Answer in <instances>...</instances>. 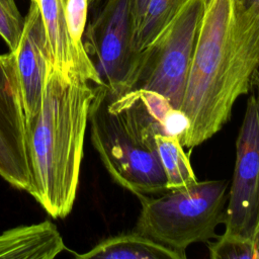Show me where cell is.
Listing matches in <instances>:
<instances>
[{"mask_svg": "<svg viewBox=\"0 0 259 259\" xmlns=\"http://www.w3.org/2000/svg\"><path fill=\"white\" fill-rule=\"evenodd\" d=\"M75 256L80 259H182L178 253L134 230L106 238Z\"/></svg>", "mask_w": 259, "mask_h": 259, "instance_id": "obj_12", "label": "cell"}, {"mask_svg": "<svg viewBox=\"0 0 259 259\" xmlns=\"http://www.w3.org/2000/svg\"><path fill=\"white\" fill-rule=\"evenodd\" d=\"M0 177L19 190L31 188L24 111L11 52L0 55Z\"/></svg>", "mask_w": 259, "mask_h": 259, "instance_id": "obj_8", "label": "cell"}, {"mask_svg": "<svg viewBox=\"0 0 259 259\" xmlns=\"http://www.w3.org/2000/svg\"><path fill=\"white\" fill-rule=\"evenodd\" d=\"M65 249L63 237L50 221L19 226L0 234L1 259H52Z\"/></svg>", "mask_w": 259, "mask_h": 259, "instance_id": "obj_11", "label": "cell"}, {"mask_svg": "<svg viewBox=\"0 0 259 259\" xmlns=\"http://www.w3.org/2000/svg\"><path fill=\"white\" fill-rule=\"evenodd\" d=\"M245 8L259 13V0H241Z\"/></svg>", "mask_w": 259, "mask_h": 259, "instance_id": "obj_19", "label": "cell"}, {"mask_svg": "<svg viewBox=\"0 0 259 259\" xmlns=\"http://www.w3.org/2000/svg\"><path fill=\"white\" fill-rule=\"evenodd\" d=\"M258 82H257V91L259 92V72H258V74H257V76H256V78H255Z\"/></svg>", "mask_w": 259, "mask_h": 259, "instance_id": "obj_21", "label": "cell"}, {"mask_svg": "<svg viewBox=\"0 0 259 259\" xmlns=\"http://www.w3.org/2000/svg\"><path fill=\"white\" fill-rule=\"evenodd\" d=\"M45 25L51 65L66 79L82 75L100 85L86 50L75 47L68 31L65 0H37Z\"/></svg>", "mask_w": 259, "mask_h": 259, "instance_id": "obj_10", "label": "cell"}, {"mask_svg": "<svg viewBox=\"0 0 259 259\" xmlns=\"http://www.w3.org/2000/svg\"><path fill=\"white\" fill-rule=\"evenodd\" d=\"M204 1L184 0L172 19L140 53L132 89L153 91L175 109L180 108Z\"/></svg>", "mask_w": 259, "mask_h": 259, "instance_id": "obj_5", "label": "cell"}, {"mask_svg": "<svg viewBox=\"0 0 259 259\" xmlns=\"http://www.w3.org/2000/svg\"><path fill=\"white\" fill-rule=\"evenodd\" d=\"M184 0H150L144 17L135 32L134 48L140 54L166 26Z\"/></svg>", "mask_w": 259, "mask_h": 259, "instance_id": "obj_14", "label": "cell"}, {"mask_svg": "<svg viewBox=\"0 0 259 259\" xmlns=\"http://www.w3.org/2000/svg\"><path fill=\"white\" fill-rule=\"evenodd\" d=\"M24 27V18L20 14L15 0H0V36L10 52L17 48Z\"/></svg>", "mask_w": 259, "mask_h": 259, "instance_id": "obj_16", "label": "cell"}, {"mask_svg": "<svg viewBox=\"0 0 259 259\" xmlns=\"http://www.w3.org/2000/svg\"><path fill=\"white\" fill-rule=\"evenodd\" d=\"M88 0H65V16L69 34L76 48L85 50L83 34L88 21Z\"/></svg>", "mask_w": 259, "mask_h": 259, "instance_id": "obj_17", "label": "cell"}, {"mask_svg": "<svg viewBox=\"0 0 259 259\" xmlns=\"http://www.w3.org/2000/svg\"><path fill=\"white\" fill-rule=\"evenodd\" d=\"M150 0H132V10H133V21H134V36L135 32L138 29L145 11L147 9L148 3Z\"/></svg>", "mask_w": 259, "mask_h": 259, "instance_id": "obj_18", "label": "cell"}, {"mask_svg": "<svg viewBox=\"0 0 259 259\" xmlns=\"http://www.w3.org/2000/svg\"><path fill=\"white\" fill-rule=\"evenodd\" d=\"M259 72V13L241 0H205L180 111L181 143L200 146L228 122Z\"/></svg>", "mask_w": 259, "mask_h": 259, "instance_id": "obj_1", "label": "cell"}, {"mask_svg": "<svg viewBox=\"0 0 259 259\" xmlns=\"http://www.w3.org/2000/svg\"><path fill=\"white\" fill-rule=\"evenodd\" d=\"M30 2H36L37 3V0H30Z\"/></svg>", "mask_w": 259, "mask_h": 259, "instance_id": "obj_22", "label": "cell"}, {"mask_svg": "<svg viewBox=\"0 0 259 259\" xmlns=\"http://www.w3.org/2000/svg\"><path fill=\"white\" fill-rule=\"evenodd\" d=\"M154 148L166 177L167 190L183 187L197 181L190 158L180 138L156 132Z\"/></svg>", "mask_w": 259, "mask_h": 259, "instance_id": "obj_13", "label": "cell"}, {"mask_svg": "<svg viewBox=\"0 0 259 259\" xmlns=\"http://www.w3.org/2000/svg\"><path fill=\"white\" fill-rule=\"evenodd\" d=\"M88 124L92 145L116 184L139 199L167 190L153 140L164 132L142 89L114 95L96 85Z\"/></svg>", "mask_w": 259, "mask_h": 259, "instance_id": "obj_3", "label": "cell"}, {"mask_svg": "<svg viewBox=\"0 0 259 259\" xmlns=\"http://www.w3.org/2000/svg\"><path fill=\"white\" fill-rule=\"evenodd\" d=\"M230 181L203 180L141 198L134 231L186 258V250L218 238L225 223Z\"/></svg>", "mask_w": 259, "mask_h": 259, "instance_id": "obj_4", "label": "cell"}, {"mask_svg": "<svg viewBox=\"0 0 259 259\" xmlns=\"http://www.w3.org/2000/svg\"><path fill=\"white\" fill-rule=\"evenodd\" d=\"M228 193L226 234L259 242V92L252 93L236 142V160Z\"/></svg>", "mask_w": 259, "mask_h": 259, "instance_id": "obj_7", "label": "cell"}, {"mask_svg": "<svg viewBox=\"0 0 259 259\" xmlns=\"http://www.w3.org/2000/svg\"><path fill=\"white\" fill-rule=\"evenodd\" d=\"M21 96L24 119L33 117L41 102L50 53L45 25L36 2H30L19 44L11 52Z\"/></svg>", "mask_w": 259, "mask_h": 259, "instance_id": "obj_9", "label": "cell"}, {"mask_svg": "<svg viewBox=\"0 0 259 259\" xmlns=\"http://www.w3.org/2000/svg\"><path fill=\"white\" fill-rule=\"evenodd\" d=\"M102 1H104V0H88V2H89V7L95 8V7L98 6Z\"/></svg>", "mask_w": 259, "mask_h": 259, "instance_id": "obj_20", "label": "cell"}, {"mask_svg": "<svg viewBox=\"0 0 259 259\" xmlns=\"http://www.w3.org/2000/svg\"><path fill=\"white\" fill-rule=\"evenodd\" d=\"M212 259H259V242L224 233L214 242H208Z\"/></svg>", "mask_w": 259, "mask_h": 259, "instance_id": "obj_15", "label": "cell"}, {"mask_svg": "<svg viewBox=\"0 0 259 259\" xmlns=\"http://www.w3.org/2000/svg\"><path fill=\"white\" fill-rule=\"evenodd\" d=\"M95 86L82 75L66 79L49 62L40 107L25 121L28 193L54 219L67 217L75 202Z\"/></svg>", "mask_w": 259, "mask_h": 259, "instance_id": "obj_2", "label": "cell"}, {"mask_svg": "<svg viewBox=\"0 0 259 259\" xmlns=\"http://www.w3.org/2000/svg\"><path fill=\"white\" fill-rule=\"evenodd\" d=\"M93 9L83 45L100 85L121 94L134 86L140 55L134 48L132 0H104Z\"/></svg>", "mask_w": 259, "mask_h": 259, "instance_id": "obj_6", "label": "cell"}]
</instances>
